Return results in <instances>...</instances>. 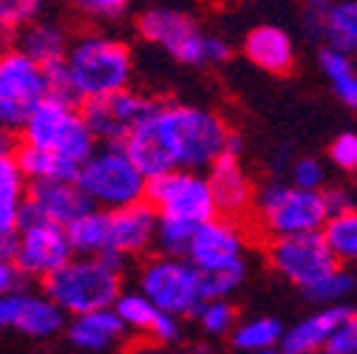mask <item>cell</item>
<instances>
[{
  "mask_svg": "<svg viewBox=\"0 0 357 354\" xmlns=\"http://www.w3.org/2000/svg\"><path fill=\"white\" fill-rule=\"evenodd\" d=\"M230 134L227 119L213 108L156 100L148 119L122 142V151L151 182L173 170L204 173L225 156Z\"/></svg>",
  "mask_w": 357,
  "mask_h": 354,
  "instance_id": "6da1fadb",
  "label": "cell"
},
{
  "mask_svg": "<svg viewBox=\"0 0 357 354\" xmlns=\"http://www.w3.org/2000/svg\"><path fill=\"white\" fill-rule=\"evenodd\" d=\"M71 102H91L116 91H128L133 79L130 46L108 31L77 34L63 60Z\"/></svg>",
  "mask_w": 357,
  "mask_h": 354,
  "instance_id": "7a4b0ae2",
  "label": "cell"
},
{
  "mask_svg": "<svg viewBox=\"0 0 357 354\" xmlns=\"http://www.w3.org/2000/svg\"><path fill=\"white\" fill-rule=\"evenodd\" d=\"M133 23H137V34L145 43L159 46L167 57L182 66H225L233 57L230 40L204 31L190 12L178 6H148L137 15Z\"/></svg>",
  "mask_w": 357,
  "mask_h": 354,
  "instance_id": "3957f363",
  "label": "cell"
},
{
  "mask_svg": "<svg viewBox=\"0 0 357 354\" xmlns=\"http://www.w3.org/2000/svg\"><path fill=\"white\" fill-rule=\"evenodd\" d=\"M46 295L66 318H79L88 312L111 309L122 295V272L102 258L74 255L66 267L43 281Z\"/></svg>",
  "mask_w": 357,
  "mask_h": 354,
  "instance_id": "277c9868",
  "label": "cell"
},
{
  "mask_svg": "<svg viewBox=\"0 0 357 354\" xmlns=\"http://www.w3.org/2000/svg\"><path fill=\"white\" fill-rule=\"evenodd\" d=\"M20 142L26 148H37L54 153L71 164H82L88 156L97 151V139L82 122L79 105L63 97H46L26 119L20 130Z\"/></svg>",
  "mask_w": 357,
  "mask_h": 354,
  "instance_id": "5b68a950",
  "label": "cell"
},
{
  "mask_svg": "<svg viewBox=\"0 0 357 354\" xmlns=\"http://www.w3.org/2000/svg\"><path fill=\"white\" fill-rule=\"evenodd\" d=\"M74 185L94 210L105 213L142 204L148 190V179L116 145H97V151L79 164Z\"/></svg>",
  "mask_w": 357,
  "mask_h": 354,
  "instance_id": "8992f818",
  "label": "cell"
},
{
  "mask_svg": "<svg viewBox=\"0 0 357 354\" xmlns=\"http://www.w3.org/2000/svg\"><path fill=\"white\" fill-rule=\"evenodd\" d=\"M252 218L266 238H287L303 233H321L326 224V204L321 193L292 187L287 179H270L255 187Z\"/></svg>",
  "mask_w": 357,
  "mask_h": 354,
  "instance_id": "52a82bcc",
  "label": "cell"
},
{
  "mask_svg": "<svg viewBox=\"0 0 357 354\" xmlns=\"http://www.w3.org/2000/svg\"><path fill=\"white\" fill-rule=\"evenodd\" d=\"M137 292L148 298L159 312L170 318H193L202 306V284L199 272L190 267L188 258L148 255L137 275Z\"/></svg>",
  "mask_w": 357,
  "mask_h": 354,
  "instance_id": "ba28073f",
  "label": "cell"
},
{
  "mask_svg": "<svg viewBox=\"0 0 357 354\" xmlns=\"http://www.w3.org/2000/svg\"><path fill=\"white\" fill-rule=\"evenodd\" d=\"M46 97H52L46 71L15 46L0 49V130L17 137Z\"/></svg>",
  "mask_w": 357,
  "mask_h": 354,
  "instance_id": "9c48e42d",
  "label": "cell"
},
{
  "mask_svg": "<svg viewBox=\"0 0 357 354\" xmlns=\"http://www.w3.org/2000/svg\"><path fill=\"white\" fill-rule=\"evenodd\" d=\"M145 204H151V210L159 218L185 221V224L193 227L215 218L207 179L204 173L196 170H173L151 179L145 190Z\"/></svg>",
  "mask_w": 357,
  "mask_h": 354,
  "instance_id": "30bf717a",
  "label": "cell"
},
{
  "mask_svg": "<svg viewBox=\"0 0 357 354\" xmlns=\"http://www.w3.org/2000/svg\"><path fill=\"white\" fill-rule=\"evenodd\" d=\"M153 105H156V100L128 88V91H116V94H108V97H100L91 102H82L79 114H82V122L88 125V130L94 134L97 145L122 148V142L148 119Z\"/></svg>",
  "mask_w": 357,
  "mask_h": 354,
  "instance_id": "8fae6325",
  "label": "cell"
},
{
  "mask_svg": "<svg viewBox=\"0 0 357 354\" xmlns=\"http://www.w3.org/2000/svg\"><path fill=\"white\" fill-rule=\"evenodd\" d=\"M74 258L63 227L46 221H20L12 263L23 281H46Z\"/></svg>",
  "mask_w": 357,
  "mask_h": 354,
  "instance_id": "7c38bea8",
  "label": "cell"
},
{
  "mask_svg": "<svg viewBox=\"0 0 357 354\" xmlns=\"http://www.w3.org/2000/svg\"><path fill=\"white\" fill-rule=\"evenodd\" d=\"M266 263L273 267V272H278L284 281H289L298 289H309L315 281H321L326 272L337 267L321 233L270 238L266 241Z\"/></svg>",
  "mask_w": 357,
  "mask_h": 354,
  "instance_id": "4fadbf2b",
  "label": "cell"
},
{
  "mask_svg": "<svg viewBox=\"0 0 357 354\" xmlns=\"http://www.w3.org/2000/svg\"><path fill=\"white\" fill-rule=\"evenodd\" d=\"M247 247H250V236L241 221L215 215L204 221V224L193 227V238L185 258L190 261L196 272H210L247 261Z\"/></svg>",
  "mask_w": 357,
  "mask_h": 354,
  "instance_id": "5bb4252c",
  "label": "cell"
},
{
  "mask_svg": "<svg viewBox=\"0 0 357 354\" xmlns=\"http://www.w3.org/2000/svg\"><path fill=\"white\" fill-rule=\"evenodd\" d=\"M156 224H159V215L145 201L108 213V247L102 261H108L114 270L122 272L125 261L142 258V255L148 258L156 241Z\"/></svg>",
  "mask_w": 357,
  "mask_h": 354,
  "instance_id": "9a60e30c",
  "label": "cell"
},
{
  "mask_svg": "<svg viewBox=\"0 0 357 354\" xmlns=\"http://www.w3.org/2000/svg\"><path fill=\"white\" fill-rule=\"evenodd\" d=\"M66 323L68 318L43 292L20 289L0 298V332L15 329L31 340H52L66 332Z\"/></svg>",
  "mask_w": 357,
  "mask_h": 354,
  "instance_id": "2e32d148",
  "label": "cell"
},
{
  "mask_svg": "<svg viewBox=\"0 0 357 354\" xmlns=\"http://www.w3.org/2000/svg\"><path fill=\"white\" fill-rule=\"evenodd\" d=\"M303 26L324 49L357 57V0H312L303 6Z\"/></svg>",
  "mask_w": 357,
  "mask_h": 354,
  "instance_id": "e0dca14e",
  "label": "cell"
},
{
  "mask_svg": "<svg viewBox=\"0 0 357 354\" xmlns=\"http://www.w3.org/2000/svg\"><path fill=\"white\" fill-rule=\"evenodd\" d=\"M204 179H207V187H210V196H213L215 215L244 221V215L252 213L255 185L250 179V173L244 170L241 159H233V156L215 159L204 170Z\"/></svg>",
  "mask_w": 357,
  "mask_h": 354,
  "instance_id": "ac0fdd59",
  "label": "cell"
},
{
  "mask_svg": "<svg viewBox=\"0 0 357 354\" xmlns=\"http://www.w3.org/2000/svg\"><path fill=\"white\" fill-rule=\"evenodd\" d=\"M88 210H91V204H88V199L79 193L74 182H43V185H29L20 221H46V224L66 230Z\"/></svg>",
  "mask_w": 357,
  "mask_h": 354,
  "instance_id": "d6986e66",
  "label": "cell"
},
{
  "mask_svg": "<svg viewBox=\"0 0 357 354\" xmlns=\"http://www.w3.org/2000/svg\"><path fill=\"white\" fill-rule=\"evenodd\" d=\"M66 337L74 348L91 351V354H105L119 348L122 343L130 340V332L122 326L114 309H100V312H88L79 318H68L66 323Z\"/></svg>",
  "mask_w": 357,
  "mask_h": 354,
  "instance_id": "ffe728a7",
  "label": "cell"
},
{
  "mask_svg": "<svg viewBox=\"0 0 357 354\" xmlns=\"http://www.w3.org/2000/svg\"><path fill=\"white\" fill-rule=\"evenodd\" d=\"M351 312H354V309H351L349 303L318 309V312H312L309 318L298 321L295 326L284 329V337H281L278 351H281V354H321L324 346L329 343V337L335 334V329H337Z\"/></svg>",
  "mask_w": 357,
  "mask_h": 354,
  "instance_id": "44dd1931",
  "label": "cell"
},
{
  "mask_svg": "<svg viewBox=\"0 0 357 354\" xmlns=\"http://www.w3.org/2000/svg\"><path fill=\"white\" fill-rule=\"evenodd\" d=\"M241 49L244 57L266 74H289L295 68V40L281 26L264 23L250 29Z\"/></svg>",
  "mask_w": 357,
  "mask_h": 354,
  "instance_id": "7402d4cb",
  "label": "cell"
},
{
  "mask_svg": "<svg viewBox=\"0 0 357 354\" xmlns=\"http://www.w3.org/2000/svg\"><path fill=\"white\" fill-rule=\"evenodd\" d=\"M29 182L20 173L15 156L0 159V255L12 258L15 241H17V221L20 210L26 204Z\"/></svg>",
  "mask_w": 357,
  "mask_h": 354,
  "instance_id": "603a6c76",
  "label": "cell"
},
{
  "mask_svg": "<svg viewBox=\"0 0 357 354\" xmlns=\"http://www.w3.org/2000/svg\"><path fill=\"white\" fill-rule=\"evenodd\" d=\"M68 46H71L68 29L60 20H49V17H37L15 37V49L23 52L29 60H34L40 68L63 63Z\"/></svg>",
  "mask_w": 357,
  "mask_h": 354,
  "instance_id": "cb8c5ba5",
  "label": "cell"
},
{
  "mask_svg": "<svg viewBox=\"0 0 357 354\" xmlns=\"http://www.w3.org/2000/svg\"><path fill=\"white\" fill-rule=\"evenodd\" d=\"M15 162L20 167V173L26 176L29 185H43V182H74L77 179V164L46 153V151H37V148H26V145H15Z\"/></svg>",
  "mask_w": 357,
  "mask_h": 354,
  "instance_id": "d4e9b609",
  "label": "cell"
},
{
  "mask_svg": "<svg viewBox=\"0 0 357 354\" xmlns=\"http://www.w3.org/2000/svg\"><path fill=\"white\" fill-rule=\"evenodd\" d=\"M66 238L71 252L79 258H102L108 247V213L105 210H88L74 224L66 227Z\"/></svg>",
  "mask_w": 357,
  "mask_h": 354,
  "instance_id": "484cf974",
  "label": "cell"
},
{
  "mask_svg": "<svg viewBox=\"0 0 357 354\" xmlns=\"http://www.w3.org/2000/svg\"><path fill=\"white\" fill-rule=\"evenodd\" d=\"M281 337H284V323L278 318H273V315H258V318L238 321L236 329L230 332V343L241 354L278 348Z\"/></svg>",
  "mask_w": 357,
  "mask_h": 354,
  "instance_id": "4316f807",
  "label": "cell"
},
{
  "mask_svg": "<svg viewBox=\"0 0 357 354\" xmlns=\"http://www.w3.org/2000/svg\"><path fill=\"white\" fill-rule=\"evenodd\" d=\"M318 66H321L329 88L335 91V97L349 111H357V66H354V57H346V54L332 52V49H321Z\"/></svg>",
  "mask_w": 357,
  "mask_h": 354,
  "instance_id": "83f0119b",
  "label": "cell"
},
{
  "mask_svg": "<svg viewBox=\"0 0 357 354\" xmlns=\"http://www.w3.org/2000/svg\"><path fill=\"white\" fill-rule=\"evenodd\" d=\"M321 238L332 252L335 263H357V207L340 215H329L321 227Z\"/></svg>",
  "mask_w": 357,
  "mask_h": 354,
  "instance_id": "f1b7e54d",
  "label": "cell"
},
{
  "mask_svg": "<svg viewBox=\"0 0 357 354\" xmlns=\"http://www.w3.org/2000/svg\"><path fill=\"white\" fill-rule=\"evenodd\" d=\"M114 312H116V318L122 321V326L133 334H142L145 340H148V334H151V329H153V323H156V318L162 315L159 309L148 300V298H142L137 289H122V295L116 298V303L111 306Z\"/></svg>",
  "mask_w": 357,
  "mask_h": 354,
  "instance_id": "f546056e",
  "label": "cell"
},
{
  "mask_svg": "<svg viewBox=\"0 0 357 354\" xmlns=\"http://www.w3.org/2000/svg\"><path fill=\"white\" fill-rule=\"evenodd\" d=\"M247 275H250V263H247V261H238V263H233V267L199 272L202 298H204V300H230V298L244 286Z\"/></svg>",
  "mask_w": 357,
  "mask_h": 354,
  "instance_id": "4dcf8cb0",
  "label": "cell"
},
{
  "mask_svg": "<svg viewBox=\"0 0 357 354\" xmlns=\"http://www.w3.org/2000/svg\"><path fill=\"white\" fill-rule=\"evenodd\" d=\"M46 6L40 0H0V46H9L29 23H34Z\"/></svg>",
  "mask_w": 357,
  "mask_h": 354,
  "instance_id": "1f68e13d",
  "label": "cell"
},
{
  "mask_svg": "<svg viewBox=\"0 0 357 354\" xmlns=\"http://www.w3.org/2000/svg\"><path fill=\"white\" fill-rule=\"evenodd\" d=\"M351 292H354V275L346 267H335L321 281H315L309 289H303V295L312 303H318L321 309H326V306H343Z\"/></svg>",
  "mask_w": 357,
  "mask_h": 354,
  "instance_id": "d6a6232c",
  "label": "cell"
},
{
  "mask_svg": "<svg viewBox=\"0 0 357 354\" xmlns=\"http://www.w3.org/2000/svg\"><path fill=\"white\" fill-rule=\"evenodd\" d=\"M204 334L210 337H230V332L238 323V309L233 300H202V306L193 315Z\"/></svg>",
  "mask_w": 357,
  "mask_h": 354,
  "instance_id": "836d02e7",
  "label": "cell"
},
{
  "mask_svg": "<svg viewBox=\"0 0 357 354\" xmlns=\"http://www.w3.org/2000/svg\"><path fill=\"white\" fill-rule=\"evenodd\" d=\"M193 238V224L185 221H170V218H159L156 224V241L153 247L159 249L156 255H167V258H185L188 247Z\"/></svg>",
  "mask_w": 357,
  "mask_h": 354,
  "instance_id": "e575fe53",
  "label": "cell"
},
{
  "mask_svg": "<svg viewBox=\"0 0 357 354\" xmlns=\"http://www.w3.org/2000/svg\"><path fill=\"white\" fill-rule=\"evenodd\" d=\"M289 185L298 187V190H309V193H321L326 185H329V173H326V164L318 159V156H298L292 159L289 170Z\"/></svg>",
  "mask_w": 357,
  "mask_h": 354,
  "instance_id": "d590c367",
  "label": "cell"
},
{
  "mask_svg": "<svg viewBox=\"0 0 357 354\" xmlns=\"http://www.w3.org/2000/svg\"><path fill=\"white\" fill-rule=\"evenodd\" d=\"M74 9L97 26H116L130 12L125 0H79V3H74Z\"/></svg>",
  "mask_w": 357,
  "mask_h": 354,
  "instance_id": "8d00e7d4",
  "label": "cell"
},
{
  "mask_svg": "<svg viewBox=\"0 0 357 354\" xmlns=\"http://www.w3.org/2000/svg\"><path fill=\"white\" fill-rule=\"evenodd\" d=\"M329 162L343 170V173H357V134L354 130H343L337 134L332 142H329V151H326Z\"/></svg>",
  "mask_w": 357,
  "mask_h": 354,
  "instance_id": "74e56055",
  "label": "cell"
},
{
  "mask_svg": "<svg viewBox=\"0 0 357 354\" xmlns=\"http://www.w3.org/2000/svg\"><path fill=\"white\" fill-rule=\"evenodd\" d=\"M321 354H357V312H351L329 337Z\"/></svg>",
  "mask_w": 357,
  "mask_h": 354,
  "instance_id": "f35d334b",
  "label": "cell"
},
{
  "mask_svg": "<svg viewBox=\"0 0 357 354\" xmlns=\"http://www.w3.org/2000/svg\"><path fill=\"white\" fill-rule=\"evenodd\" d=\"M321 196H324L329 215H340V213H349L357 207V193L349 185H326L321 190Z\"/></svg>",
  "mask_w": 357,
  "mask_h": 354,
  "instance_id": "ab89813d",
  "label": "cell"
},
{
  "mask_svg": "<svg viewBox=\"0 0 357 354\" xmlns=\"http://www.w3.org/2000/svg\"><path fill=\"white\" fill-rule=\"evenodd\" d=\"M26 289V281L20 278V272L15 270L12 258H3L0 255V298L3 295H12V292H20Z\"/></svg>",
  "mask_w": 357,
  "mask_h": 354,
  "instance_id": "60d3db41",
  "label": "cell"
},
{
  "mask_svg": "<svg viewBox=\"0 0 357 354\" xmlns=\"http://www.w3.org/2000/svg\"><path fill=\"white\" fill-rule=\"evenodd\" d=\"M15 145H17V139L9 137L6 130H0V159H3V156H12V153H15Z\"/></svg>",
  "mask_w": 357,
  "mask_h": 354,
  "instance_id": "b9f144b4",
  "label": "cell"
},
{
  "mask_svg": "<svg viewBox=\"0 0 357 354\" xmlns=\"http://www.w3.org/2000/svg\"><path fill=\"white\" fill-rule=\"evenodd\" d=\"M188 354H218L210 343H193L190 348H188Z\"/></svg>",
  "mask_w": 357,
  "mask_h": 354,
  "instance_id": "7bdbcfd3",
  "label": "cell"
},
{
  "mask_svg": "<svg viewBox=\"0 0 357 354\" xmlns=\"http://www.w3.org/2000/svg\"><path fill=\"white\" fill-rule=\"evenodd\" d=\"M133 354H167V351H165V348H159V346H145V348L133 351Z\"/></svg>",
  "mask_w": 357,
  "mask_h": 354,
  "instance_id": "ee69618b",
  "label": "cell"
},
{
  "mask_svg": "<svg viewBox=\"0 0 357 354\" xmlns=\"http://www.w3.org/2000/svg\"><path fill=\"white\" fill-rule=\"evenodd\" d=\"M252 354H281L278 348H266V351H252Z\"/></svg>",
  "mask_w": 357,
  "mask_h": 354,
  "instance_id": "f6af8a7d",
  "label": "cell"
},
{
  "mask_svg": "<svg viewBox=\"0 0 357 354\" xmlns=\"http://www.w3.org/2000/svg\"><path fill=\"white\" fill-rule=\"evenodd\" d=\"M354 66H357V60H354Z\"/></svg>",
  "mask_w": 357,
  "mask_h": 354,
  "instance_id": "bcb514c9",
  "label": "cell"
},
{
  "mask_svg": "<svg viewBox=\"0 0 357 354\" xmlns=\"http://www.w3.org/2000/svg\"><path fill=\"white\" fill-rule=\"evenodd\" d=\"M0 49H3V46H0Z\"/></svg>",
  "mask_w": 357,
  "mask_h": 354,
  "instance_id": "7dc6e473",
  "label": "cell"
}]
</instances>
